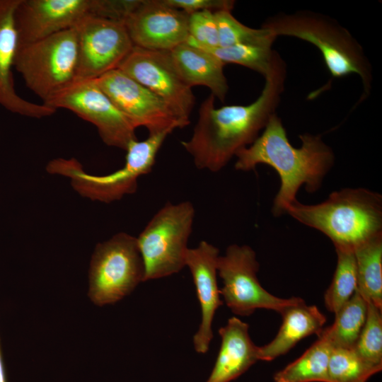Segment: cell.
<instances>
[{
	"mask_svg": "<svg viewBox=\"0 0 382 382\" xmlns=\"http://www.w3.org/2000/svg\"><path fill=\"white\" fill-rule=\"evenodd\" d=\"M286 66L276 52L263 89L253 103L215 108L210 94L201 104L193 133L181 141L200 170L218 172L242 149L250 145L275 114L284 89Z\"/></svg>",
	"mask_w": 382,
	"mask_h": 382,
	"instance_id": "obj_1",
	"label": "cell"
},
{
	"mask_svg": "<svg viewBox=\"0 0 382 382\" xmlns=\"http://www.w3.org/2000/svg\"><path fill=\"white\" fill-rule=\"evenodd\" d=\"M299 137L301 146L295 148L275 113L262 133L235 156L236 170L248 171L259 164H266L277 172L281 185L272 209L275 216L286 213L288 207L296 201V193L301 186L310 192L318 190L334 164L333 151L320 135L304 133Z\"/></svg>",
	"mask_w": 382,
	"mask_h": 382,
	"instance_id": "obj_2",
	"label": "cell"
},
{
	"mask_svg": "<svg viewBox=\"0 0 382 382\" xmlns=\"http://www.w3.org/2000/svg\"><path fill=\"white\" fill-rule=\"evenodd\" d=\"M286 213L328 236L335 248L354 249L382 233V197L364 188H345L316 204L297 200Z\"/></svg>",
	"mask_w": 382,
	"mask_h": 382,
	"instance_id": "obj_3",
	"label": "cell"
},
{
	"mask_svg": "<svg viewBox=\"0 0 382 382\" xmlns=\"http://www.w3.org/2000/svg\"><path fill=\"white\" fill-rule=\"evenodd\" d=\"M262 28L277 37H294L313 45L334 78L357 75L363 89L357 104L369 96L373 81L371 64L357 40L335 20L313 11H299L272 16Z\"/></svg>",
	"mask_w": 382,
	"mask_h": 382,
	"instance_id": "obj_4",
	"label": "cell"
},
{
	"mask_svg": "<svg viewBox=\"0 0 382 382\" xmlns=\"http://www.w3.org/2000/svg\"><path fill=\"white\" fill-rule=\"evenodd\" d=\"M170 133L163 132L149 134L143 141H132L126 149L124 166L110 174L87 173L75 158L54 159L48 163L47 170L69 178L73 187L83 197L112 202L137 190L138 178L151 171L157 154Z\"/></svg>",
	"mask_w": 382,
	"mask_h": 382,
	"instance_id": "obj_5",
	"label": "cell"
},
{
	"mask_svg": "<svg viewBox=\"0 0 382 382\" xmlns=\"http://www.w3.org/2000/svg\"><path fill=\"white\" fill-rule=\"evenodd\" d=\"M78 59V39L73 28L18 45L14 67L45 104L76 81Z\"/></svg>",
	"mask_w": 382,
	"mask_h": 382,
	"instance_id": "obj_6",
	"label": "cell"
},
{
	"mask_svg": "<svg viewBox=\"0 0 382 382\" xmlns=\"http://www.w3.org/2000/svg\"><path fill=\"white\" fill-rule=\"evenodd\" d=\"M195 208L191 202H167L137 238L144 266V282L180 272L185 266Z\"/></svg>",
	"mask_w": 382,
	"mask_h": 382,
	"instance_id": "obj_7",
	"label": "cell"
},
{
	"mask_svg": "<svg viewBox=\"0 0 382 382\" xmlns=\"http://www.w3.org/2000/svg\"><path fill=\"white\" fill-rule=\"evenodd\" d=\"M137 238L119 233L96 247L89 269L88 296L98 306L114 303L144 282Z\"/></svg>",
	"mask_w": 382,
	"mask_h": 382,
	"instance_id": "obj_8",
	"label": "cell"
},
{
	"mask_svg": "<svg viewBox=\"0 0 382 382\" xmlns=\"http://www.w3.org/2000/svg\"><path fill=\"white\" fill-rule=\"evenodd\" d=\"M258 270L256 254L248 245H231L219 256L217 273L223 281L220 294L233 313L248 316L258 308L281 313L301 299H282L266 291L258 281Z\"/></svg>",
	"mask_w": 382,
	"mask_h": 382,
	"instance_id": "obj_9",
	"label": "cell"
},
{
	"mask_svg": "<svg viewBox=\"0 0 382 382\" xmlns=\"http://www.w3.org/2000/svg\"><path fill=\"white\" fill-rule=\"evenodd\" d=\"M45 105L64 108L92 123L103 142L126 151L136 140V128L119 110L96 79L79 80Z\"/></svg>",
	"mask_w": 382,
	"mask_h": 382,
	"instance_id": "obj_10",
	"label": "cell"
},
{
	"mask_svg": "<svg viewBox=\"0 0 382 382\" xmlns=\"http://www.w3.org/2000/svg\"><path fill=\"white\" fill-rule=\"evenodd\" d=\"M117 69L163 99L189 125L195 98L178 74L169 51L134 46Z\"/></svg>",
	"mask_w": 382,
	"mask_h": 382,
	"instance_id": "obj_11",
	"label": "cell"
},
{
	"mask_svg": "<svg viewBox=\"0 0 382 382\" xmlns=\"http://www.w3.org/2000/svg\"><path fill=\"white\" fill-rule=\"evenodd\" d=\"M74 28L79 50L76 81L96 79L117 69L134 47L122 22L88 15Z\"/></svg>",
	"mask_w": 382,
	"mask_h": 382,
	"instance_id": "obj_12",
	"label": "cell"
},
{
	"mask_svg": "<svg viewBox=\"0 0 382 382\" xmlns=\"http://www.w3.org/2000/svg\"><path fill=\"white\" fill-rule=\"evenodd\" d=\"M96 81L136 129L144 127L154 134L187 126L163 99L118 69Z\"/></svg>",
	"mask_w": 382,
	"mask_h": 382,
	"instance_id": "obj_13",
	"label": "cell"
},
{
	"mask_svg": "<svg viewBox=\"0 0 382 382\" xmlns=\"http://www.w3.org/2000/svg\"><path fill=\"white\" fill-rule=\"evenodd\" d=\"M189 14L163 0H141L124 24L135 47L170 51L189 37Z\"/></svg>",
	"mask_w": 382,
	"mask_h": 382,
	"instance_id": "obj_14",
	"label": "cell"
},
{
	"mask_svg": "<svg viewBox=\"0 0 382 382\" xmlns=\"http://www.w3.org/2000/svg\"><path fill=\"white\" fill-rule=\"evenodd\" d=\"M92 8L93 0H20L14 14L18 45L73 28Z\"/></svg>",
	"mask_w": 382,
	"mask_h": 382,
	"instance_id": "obj_15",
	"label": "cell"
},
{
	"mask_svg": "<svg viewBox=\"0 0 382 382\" xmlns=\"http://www.w3.org/2000/svg\"><path fill=\"white\" fill-rule=\"evenodd\" d=\"M219 253L216 247L202 241L197 247L188 248L186 254L185 266L192 276L202 311L201 323L193 342L195 351L202 354L209 350L213 337L212 323L216 311L223 304L216 277Z\"/></svg>",
	"mask_w": 382,
	"mask_h": 382,
	"instance_id": "obj_16",
	"label": "cell"
},
{
	"mask_svg": "<svg viewBox=\"0 0 382 382\" xmlns=\"http://www.w3.org/2000/svg\"><path fill=\"white\" fill-rule=\"evenodd\" d=\"M19 1L0 0V105L13 113L42 118L57 110L21 98L14 86L12 68L18 46L14 14Z\"/></svg>",
	"mask_w": 382,
	"mask_h": 382,
	"instance_id": "obj_17",
	"label": "cell"
},
{
	"mask_svg": "<svg viewBox=\"0 0 382 382\" xmlns=\"http://www.w3.org/2000/svg\"><path fill=\"white\" fill-rule=\"evenodd\" d=\"M249 325L237 317L228 320L219 330V352L207 382H230L259 360V347L252 341Z\"/></svg>",
	"mask_w": 382,
	"mask_h": 382,
	"instance_id": "obj_18",
	"label": "cell"
},
{
	"mask_svg": "<svg viewBox=\"0 0 382 382\" xmlns=\"http://www.w3.org/2000/svg\"><path fill=\"white\" fill-rule=\"evenodd\" d=\"M282 323L274 338L259 347V360L272 361L286 354L302 339L323 330L325 316L314 305H307L303 299L286 307L281 313Z\"/></svg>",
	"mask_w": 382,
	"mask_h": 382,
	"instance_id": "obj_19",
	"label": "cell"
},
{
	"mask_svg": "<svg viewBox=\"0 0 382 382\" xmlns=\"http://www.w3.org/2000/svg\"><path fill=\"white\" fill-rule=\"evenodd\" d=\"M169 52L178 74L190 88L207 86L215 98L221 102L225 100L228 85L224 73L225 64L220 59L210 52L186 42Z\"/></svg>",
	"mask_w": 382,
	"mask_h": 382,
	"instance_id": "obj_20",
	"label": "cell"
},
{
	"mask_svg": "<svg viewBox=\"0 0 382 382\" xmlns=\"http://www.w3.org/2000/svg\"><path fill=\"white\" fill-rule=\"evenodd\" d=\"M357 290L366 301L382 308V233L354 249Z\"/></svg>",
	"mask_w": 382,
	"mask_h": 382,
	"instance_id": "obj_21",
	"label": "cell"
},
{
	"mask_svg": "<svg viewBox=\"0 0 382 382\" xmlns=\"http://www.w3.org/2000/svg\"><path fill=\"white\" fill-rule=\"evenodd\" d=\"M297 359L274 376V382H330L328 364L332 349L322 336Z\"/></svg>",
	"mask_w": 382,
	"mask_h": 382,
	"instance_id": "obj_22",
	"label": "cell"
},
{
	"mask_svg": "<svg viewBox=\"0 0 382 382\" xmlns=\"http://www.w3.org/2000/svg\"><path fill=\"white\" fill-rule=\"evenodd\" d=\"M367 302L356 290L335 313L333 323L318 335L328 340L332 347L353 348L364 325Z\"/></svg>",
	"mask_w": 382,
	"mask_h": 382,
	"instance_id": "obj_23",
	"label": "cell"
},
{
	"mask_svg": "<svg viewBox=\"0 0 382 382\" xmlns=\"http://www.w3.org/2000/svg\"><path fill=\"white\" fill-rule=\"evenodd\" d=\"M336 269L330 285L324 294L327 309L334 314L354 294L357 289V265L354 250L336 247Z\"/></svg>",
	"mask_w": 382,
	"mask_h": 382,
	"instance_id": "obj_24",
	"label": "cell"
},
{
	"mask_svg": "<svg viewBox=\"0 0 382 382\" xmlns=\"http://www.w3.org/2000/svg\"><path fill=\"white\" fill-rule=\"evenodd\" d=\"M382 366L369 364L353 348L332 347L328 364L330 382H366Z\"/></svg>",
	"mask_w": 382,
	"mask_h": 382,
	"instance_id": "obj_25",
	"label": "cell"
},
{
	"mask_svg": "<svg viewBox=\"0 0 382 382\" xmlns=\"http://www.w3.org/2000/svg\"><path fill=\"white\" fill-rule=\"evenodd\" d=\"M214 15L221 47L239 44L272 47L277 38L266 28H252L241 23L232 15L231 11H218Z\"/></svg>",
	"mask_w": 382,
	"mask_h": 382,
	"instance_id": "obj_26",
	"label": "cell"
},
{
	"mask_svg": "<svg viewBox=\"0 0 382 382\" xmlns=\"http://www.w3.org/2000/svg\"><path fill=\"white\" fill-rule=\"evenodd\" d=\"M205 50L210 52L224 64H239L258 72L264 77L272 68L276 52L271 46L244 44Z\"/></svg>",
	"mask_w": 382,
	"mask_h": 382,
	"instance_id": "obj_27",
	"label": "cell"
},
{
	"mask_svg": "<svg viewBox=\"0 0 382 382\" xmlns=\"http://www.w3.org/2000/svg\"><path fill=\"white\" fill-rule=\"evenodd\" d=\"M366 302L365 323L353 349L366 361L382 366V308Z\"/></svg>",
	"mask_w": 382,
	"mask_h": 382,
	"instance_id": "obj_28",
	"label": "cell"
},
{
	"mask_svg": "<svg viewBox=\"0 0 382 382\" xmlns=\"http://www.w3.org/2000/svg\"><path fill=\"white\" fill-rule=\"evenodd\" d=\"M189 37L186 42L204 50L219 47L217 23L214 12L201 11L189 15Z\"/></svg>",
	"mask_w": 382,
	"mask_h": 382,
	"instance_id": "obj_29",
	"label": "cell"
},
{
	"mask_svg": "<svg viewBox=\"0 0 382 382\" xmlns=\"http://www.w3.org/2000/svg\"><path fill=\"white\" fill-rule=\"evenodd\" d=\"M140 1L141 0H93L91 16L124 23Z\"/></svg>",
	"mask_w": 382,
	"mask_h": 382,
	"instance_id": "obj_30",
	"label": "cell"
},
{
	"mask_svg": "<svg viewBox=\"0 0 382 382\" xmlns=\"http://www.w3.org/2000/svg\"><path fill=\"white\" fill-rule=\"evenodd\" d=\"M172 7L191 14L201 11L216 12L221 10L232 11L235 1L233 0H163Z\"/></svg>",
	"mask_w": 382,
	"mask_h": 382,
	"instance_id": "obj_31",
	"label": "cell"
},
{
	"mask_svg": "<svg viewBox=\"0 0 382 382\" xmlns=\"http://www.w3.org/2000/svg\"><path fill=\"white\" fill-rule=\"evenodd\" d=\"M0 382H6L4 365H3L1 356V352H0Z\"/></svg>",
	"mask_w": 382,
	"mask_h": 382,
	"instance_id": "obj_32",
	"label": "cell"
}]
</instances>
